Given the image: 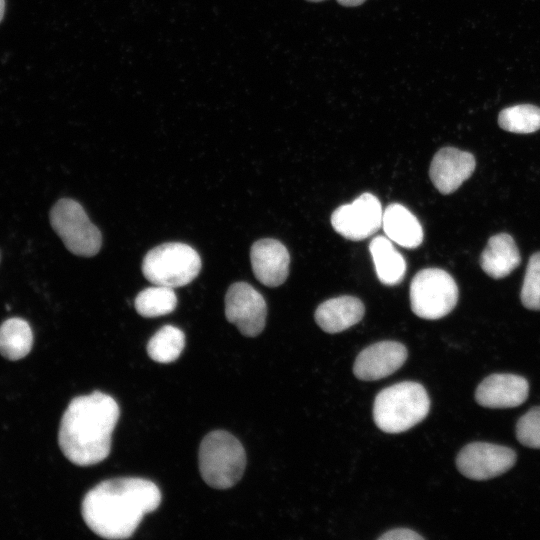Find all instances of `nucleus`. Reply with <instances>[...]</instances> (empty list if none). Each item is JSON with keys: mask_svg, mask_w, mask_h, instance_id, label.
<instances>
[{"mask_svg": "<svg viewBox=\"0 0 540 540\" xmlns=\"http://www.w3.org/2000/svg\"><path fill=\"white\" fill-rule=\"evenodd\" d=\"M161 502L157 485L142 478L106 480L87 492L82 501V517L98 536L126 539L133 535L145 514Z\"/></svg>", "mask_w": 540, "mask_h": 540, "instance_id": "1", "label": "nucleus"}, {"mask_svg": "<svg viewBox=\"0 0 540 540\" xmlns=\"http://www.w3.org/2000/svg\"><path fill=\"white\" fill-rule=\"evenodd\" d=\"M119 414L117 402L100 391L74 398L62 416L58 434L65 457L78 466L103 461L110 453Z\"/></svg>", "mask_w": 540, "mask_h": 540, "instance_id": "2", "label": "nucleus"}, {"mask_svg": "<svg viewBox=\"0 0 540 540\" xmlns=\"http://www.w3.org/2000/svg\"><path fill=\"white\" fill-rule=\"evenodd\" d=\"M430 399L417 382L404 381L381 390L375 397L373 419L385 433L396 434L420 423L429 413Z\"/></svg>", "mask_w": 540, "mask_h": 540, "instance_id": "3", "label": "nucleus"}, {"mask_svg": "<svg viewBox=\"0 0 540 540\" xmlns=\"http://www.w3.org/2000/svg\"><path fill=\"white\" fill-rule=\"evenodd\" d=\"M202 479L212 488L227 489L239 482L246 467V453L231 433L216 430L201 441L198 453Z\"/></svg>", "mask_w": 540, "mask_h": 540, "instance_id": "4", "label": "nucleus"}, {"mask_svg": "<svg viewBox=\"0 0 540 540\" xmlns=\"http://www.w3.org/2000/svg\"><path fill=\"white\" fill-rule=\"evenodd\" d=\"M201 258L191 246L169 242L154 247L142 261V273L154 285L182 287L201 270Z\"/></svg>", "mask_w": 540, "mask_h": 540, "instance_id": "5", "label": "nucleus"}, {"mask_svg": "<svg viewBox=\"0 0 540 540\" xmlns=\"http://www.w3.org/2000/svg\"><path fill=\"white\" fill-rule=\"evenodd\" d=\"M458 287L453 277L439 268L419 271L410 284V304L415 315L428 320L448 315L458 301Z\"/></svg>", "mask_w": 540, "mask_h": 540, "instance_id": "6", "label": "nucleus"}, {"mask_svg": "<svg viewBox=\"0 0 540 540\" xmlns=\"http://www.w3.org/2000/svg\"><path fill=\"white\" fill-rule=\"evenodd\" d=\"M50 224L71 253L92 257L99 252L101 233L78 202L58 200L50 211Z\"/></svg>", "mask_w": 540, "mask_h": 540, "instance_id": "7", "label": "nucleus"}, {"mask_svg": "<svg viewBox=\"0 0 540 540\" xmlns=\"http://www.w3.org/2000/svg\"><path fill=\"white\" fill-rule=\"evenodd\" d=\"M381 203L371 193H363L352 203L339 206L331 215L334 230L344 238L360 241L382 226Z\"/></svg>", "mask_w": 540, "mask_h": 540, "instance_id": "8", "label": "nucleus"}, {"mask_svg": "<svg viewBox=\"0 0 540 540\" xmlns=\"http://www.w3.org/2000/svg\"><path fill=\"white\" fill-rule=\"evenodd\" d=\"M225 316L247 337L259 335L266 324L264 297L246 282L233 283L225 295Z\"/></svg>", "mask_w": 540, "mask_h": 540, "instance_id": "9", "label": "nucleus"}, {"mask_svg": "<svg viewBox=\"0 0 540 540\" xmlns=\"http://www.w3.org/2000/svg\"><path fill=\"white\" fill-rule=\"evenodd\" d=\"M516 461L511 448L487 442H472L456 457L461 474L473 480H487L507 472Z\"/></svg>", "mask_w": 540, "mask_h": 540, "instance_id": "10", "label": "nucleus"}, {"mask_svg": "<svg viewBox=\"0 0 540 540\" xmlns=\"http://www.w3.org/2000/svg\"><path fill=\"white\" fill-rule=\"evenodd\" d=\"M407 356V348L400 342H376L358 354L354 362L353 373L360 380H379L401 368Z\"/></svg>", "mask_w": 540, "mask_h": 540, "instance_id": "11", "label": "nucleus"}, {"mask_svg": "<svg viewBox=\"0 0 540 540\" xmlns=\"http://www.w3.org/2000/svg\"><path fill=\"white\" fill-rule=\"evenodd\" d=\"M474 156L454 147L441 148L433 157L429 176L442 194H451L467 180L475 170Z\"/></svg>", "mask_w": 540, "mask_h": 540, "instance_id": "12", "label": "nucleus"}, {"mask_svg": "<svg viewBox=\"0 0 540 540\" xmlns=\"http://www.w3.org/2000/svg\"><path fill=\"white\" fill-rule=\"evenodd\" d=\"M256 279L268 287L283 284L289 274L290 255L280 241L271 238L256 241L250 251Z\"/></svg>", "mask_w": 540, "mask_h": 540, "instance_id": "13", "label": "nucleus"}, {"mask_svg": "<svg viewBox=\"0 0 540 540\" xmlns=\"http://www.w3.org/2000/svg\"><path fill=\"white\" fill-rule=\"evenodd\" d=\"M529 384L514 374H492L477 387L475 400L487 408H511L522 404L528 396Z\"/></svg>", "mask_w": 540, "mask_h": 540, "instance_id": "14", "label": "nucleus"}, {"mask_svg": "<svg viewBox=\"0 0 540 540\" xmlns=\"http://www.w3.org/2000/svg\"><path fill=\"white\" fill-rule=\"evenodd\" d=\"M364 313L360 299L343 295L321 303L315 311V321L323 331L335 334L357 324Z\"/></svg>", "mask_w": 540, "mask_h": 540, "instance_id": "15", "label": "nucleus"}, {"mask_svg": "<svg viewBox=\"0 0 540 540\" xmlns=\"http://www.w3.org/2000/svg\"><path fill=\"white\" fill-rule=\"evenodd\" d=\"M520 262L518 247L507 233L491 236L479 260L482 270L494 279L508 276Z\"/></svg>", "mask_w": 540, "mask_h": 540, "instance_id": "16", "label": "nucleus"}, {"mask_svg": "<svg viewBox=\"0 0 540 540\" xmlns=\"http://www.w3.org/2000/svg\"><path fill=\"white\" fill-rule=\"evenodd\" d=\"M382 227L396 244L413 249L423 241V230L418 219L405 206L392 203L383 212Z\"/></svg>", "mask_w": 540, "mask_h": 540, "instance_id": "17", "label": "nucleus"}, {"mask_svg": "<svg viewBox=\"0 0 540 540\" xmlns=\"http://www.w3.org/2000/svg\"><path fill=\"white\" fill-rule=\"evenodd\" d=\"M369 250L377 277L383 284L396 285L403 280L406 273V262L389 238L384 236L373 238Z\"/></svg>", "mask_w": 540, "mask_h": 540, "instance_id": "18", "label": "nucleus"}, {"mask_svg": "<svg viewBox=\"0 0 540 540\" xmlns=\"http://www.w3.org/2000/svg\"><path fill=\"white\" fill-rule=\"evenodd\" d=\"M33 334L21 318H10L0 326V353L9 360L25 357L31 350Z\"/></svg>", "mask_w": 540, "mask_h": 540, "instance_id": "19", "label": "nucleus"}, {"mask_svg": "<svg viewBox=\"0 0 540 540\" xmlns=\"http://www.w3.org/2000/svg\"><path fill=\"white\" fill-rule=\"evenodd\" d=\"M185 346V335L179 328L165 325L149 340L147 353L158 363H171L179 358Z\"/></svg>", "mask_w": 540, "mask_h": 540, "instance_id": "20", "label": "nucleus"}, {"mask_svg": "<svg viewBox=\"0 0 540 540\" xmlns=\"http://www.w3.org/2000/svg\"><path fill=\"white\" fill-rule=\"evenodd\" d=\"M176 305L177 296L173 288L162 285L143 289L134 301L137 313L147 318L167 315L174 311Z\"/></svg>", "mask_w": 540, "mask_h": 540, "instance_id": "21", "label": "nucleus"}, {"mask_svg": "<svg viewBox=\"0 0 540 540\" xmlns=\"http://www.w3.org/2000/svg\"><path fill=\"white\" fill-rule=\"evenodd\" d=\"M498 123L512 133H533L540 129V108L531 104L507 107L499 113Z\"/></svg>", "mask_w": 540, "mask_h": 540, "instance_id": "22", "label": "nucleus"}, {"mask_svg": "<svg viewBox=\"0 0 540 540\" xmlns=\"http://www.w3.org/2000/svg\"><path fill=\"white\" fill-rule=\"evenodd\" d=\"M520 298L527 309L540 310V251L529 258Z\"/></svg>", "mask_w": 540, "mask_h": 540, "instance_id": "23", "label": "nucleus"}, {"mask_svg": "<svg viewBox=\"0 0 540 540\" xmlns=\"http://www.w3.org/2000/svg\"><path fill=\"white\" fill-rule=\"evenodd\" d=\"M516 437L522 445L540 449V406L531 408L519 418Z\"/></svg>", "mask_w": 540, "mask_h": 540, "instance_id": "24", "label": "nucleus"}, {"mask_svg": "<svg viewBox=\"0 0 540 540\" xmlns=\"http://www.w3.org/2000/svg\"><path fill=\"white\" fill-rule=\"evenodd\" d=\"M379 540H422L424 539L417 532L407 528H396L385 532L378 537Z\"/></svg>", "mask_w": 540, "mask_h": 540, "instance_id": "25", "label": "nucleus"}, {"mask_svg": "<svg viewBox=\"0 0 540 540\" xmlns=\"http://www.w3.org/2000/svg\"><path fill=\"white\" fill-rule=\"evenodd\" d=\"M366 0H337L342 6L355 7L363 4Z\"/></svg>", "mask_w": 540, "mask_h": 540, "instance_id": "26", "label": "nucleus"}, {"mask_svg": "<svg viewBox=\"0 0 540 540\" xmlns=\"http://www.w3.org/2000/svg\"><path fill=\"white\" fill-rule=\"evenodd\" d=\"M4 10H5V0H0V22L3 18Z\"/></svg>", "mask_w": 540, "mask_h": 540, "instance_id": "27", "label": "nucleus"}, {"mask_svg": "<svg viewBox=\"0 0 540 540\" xmlns=\"http://www.w3.org/2000/svg\"><path fill=\"white\" fill-rule=\"evenodd\" d=\"M307 1H310V2H321V1H324V0H307Z\"/></svg>", "mask_w": 540, "mask_h": 540, "instance_id": "28", "label": "nucleus"}]
</instances>
